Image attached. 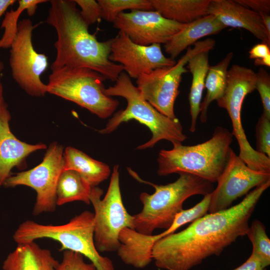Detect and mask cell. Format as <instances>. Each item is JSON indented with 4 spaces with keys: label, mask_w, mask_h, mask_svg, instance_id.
I'll list each match as a JSON object with an SVG mask.
<instances>
[{
    "label": "cell",
    "mask_w": 270,
    "mask_h": 270,
    "mask_svg": "<svg viewBox=\"0 0 270 270\" xmlns=\"http://www.w3.org/2000/svg\"><path fill=\"white\" fill-rule=\"evenodd\" d=\"M270 180L255 188L238 204L208 213L186 228L154 244L152 260L166 270H190L212 256H219L238 238L246 235L248 221Z\"/></svg>",
    "instance_id": "6da1fadb"
},
{
    "label": "cell",
    "mask_w": 270,
    "mask_h": 270,
    "mask_svg": "<svg viewBox=\"0 0 270 270\" xmlns=\"http://www.w3.org/2000/svg\"><path fill=\"white\" fill-rule=\"evenodd\" d=\"M46 22L55 29L56 56L52 70L62 67L88 68L115 82L122 66L110 60L112 39L98 41L90 33L74 0H50Z\"/></svg>",
    "instance_id": "7a4b0ae2"
},
{
    "label": "cell",
    "mask_w": 270,
    "mask_h": 270,
    "mask_svg": "<svg viewBox=\"0 0 270 270\" xmlns=\"http://www.w3.org/2000/svg\"><path fill=\"white\" fill-rule=\"evenodd\" d=\"M112 86L104 90L109 96H118L127 102L125 109L115 112L104 128L98 130L101 134H108L115 130L122 123L135 120L148 127L152 132L150 139L136 148L138 150L152 148L159 141L166 140L173 144H181L187 136L178 118L172 119L162 114L141 96L129 76L122 72Z\"/></svg>",
    "instance_id": "3957f363"
},
{
    "label": "cell",
    "mask_w": 270,
    "mask_h": 270,
    "mask_svg": "<svg viewBox=\"0 0 270 270\" xmlns=\"http://www.w3.org/2000/svg\"><path fill=\"white\" fill-rule=\"evenodd\" d=\"M233 136L227 128L218 126L204 142L193 146L178 144L171 150H160L158 174L188 173L216 182L224 168Z\"/></svg>",
    "instance_id": "277c9868"
},
{
    "label": "cell",
    "mask_w": 270,
    "mask_h": 270,
    "mask_svg": "<svg viewBox=\"0 0 270 270\" xmlns=\"http://www.w3.org/2000/svg\"><path fill=\"white\" fill-rule=\"evenodd\" d=\"M148 184L154 192L140 194L142 208L133 215L134 230L146 235H152L156 229H168L176 215L183 210L186 199L194 195L205 196L214 190L212 182L188 173L180 174L176 181L165 185Z\"/></svg>",
    "instance_id": "5b68a950"
},
{
    "label": "cell",
    "mask_w": 270,
    "mask_h": 270,
    "mask_svg": "<svg viewBox=\"0 0 270 270\" xmlns=\"http://www.w3.org/2000/svg\"><path fill=\"white\" fill-rule=\"evenodd\" d=\"M94 234V213L84 210L60 225L26 220L18 226L12 237L17 244L40 238L52 240L60 244V251L68 250L80 254L90 260L96 270H115L112 260L101 256L96 250Z\"/></svg>",
    "instance_id": "8992f818"
},
{
    "label": "cell",
    "mask_w": 270,
    "mask_h": 270,
    "mask_svg": "<svg viewBox=\"0 0 270 270\" xmlns=\"http://www.w3.org/2000/svg\"><path fill=\"white\" fill-rule=\"evenodd\" d=\"M106 78L88 68L62 67L52 70L47 92L74 102L100 118L110 117L118 101L104 92Z\"/></svg>",
    "instance_id": "52a82bcc"
},
{
    "label": "cell",
    "mask_w": 270,
    "mask_h": 270,
    "mask_svg": "<svg viewBox=\"0 0 270 270\" xmlns=\"http://www.w3.org/2000/svg\"><path fill=\"white\" fill-rule=\"evenodd\" d=\"M102 194L100 188H92L90 200L94 211V244L99 252H116L120 232L126 228L134 229L133 216L128 212L122 202L118 164L113 168L107 192L101 199Z\"/></svg>",
    "instance_id": "ba28073f"
},
{
    "label": "cell",
    "mask_w": 270,
    "mask_h": 270,
    "mask_svg": "<svg viewBox=\"0 0 270 270\" xmlns=\"http://www.w3.org/2000/svg\"><path fill=\"white\" fill-rule=\"evenodd\" d=\"M215 44L216 41L212 38L198 41L193 48H188L186 53L174 66L140 75L136 84L142 97L162 114L173 120L178 118L174 104L180 94L182 76L188 72L185 66L192 56L202 51H210Z\"/></svg>",
    "instance_id": "9c48e42d"
},
{
    "label": "cell",
    "mask_w": 270,
    "mask_h": 270,
    "mask_svg": "<svg viewBox=\"0 0 270 270\" xmlns=\"http://www.w3.org/2000/svg\"><path fill=\"white\" fill-rule=\"evenodd\" d=\"M256 82L254 75L248 70L238 68L230 70L224 93L216 102L219 107L226 110L230 118L232 133L239 146L238 156L250 168L270 173V158L250 146L242 124V105L246 96L256 90Z\"/></svg>",
    "instance_id": "30bf717a"
},
{
    "label": "cell",
    "mask_w": 270,
    "mask_h": 270,
    "mask_svg": "<svg viewBox=\"0 0 270 270\" xmlns=\"http://www.w3.org/2000/svg\"><path fill=\"white\" fill-rule=\"evenodd\" d=\"M33 25L29 18L18 22L16 36L10 50V66L13 79L28 94L42 97L47 93V86L40 76L48 67V57L38 52L32 42Z\"/></svg>",
    "instance_id": "8fae6325"
},
{
    "label": "cell",
    "mask_w": 270,
    "mask_h": 270,
    "mask_svg": "<svg viewBox=\"0 0 270 270\" xmlns=\"http://www.w3.org/2000/svg\"><path fill=\"white\" fill-rule=\"evenodd\" d=\"M63 154L62 145L52 142L38 165L28 170L12 174L3 185L6 188L26 186L34 189L36 193L32 210L34 216L56 210V186L64 170Z\"/></svg>",
    "instance_id": "7c38bea8"
},
{
    "label": "cell",
    "mask_w": 270,
    "mask_h": 270,
    "mask_svg": "<svg viewBox=\"0 0 270 270\" xmlns=\"http://www.w3.org/2000/svg\"><path fill=\"white\" fill-rule=\"evenodd\" d=\"M269 180L270 173L250 168L230 148L218 185L210 194L208 213L228 208L236 200Z\"/></svg>",
    "instance_id": "4fadbf2b"
},
{
    "label": "cell",
    "mask_w": 270,
    "mask_h": 270,
    "mask_svg": "<svg viewBox=\"0 0 270 270\" xmlns=\"http://www.w3.org/2000/svg\"><path fill=\"white\" fill-rule=\"evenodd\" d=\"M112 24L132 42L144 46L164 44L186 24L166 19L154 10H140L120 14Z\"/></svg>",
    "instance_id": "5bb4252c"
},
{
    "label": "cell",
    "mask_w": 270,
    "mask_h": 270,
    "mask_svg": "<svg viewBox=\"0 0 270 270\" xmlns=\"http://www.w3.org/2000/svg\"><path fill=\"white\" fill-rule=\"evenodd\" d=\"M110 60L120 64L130 78L136 79L156 69L176 64L174 60L164 54L160 44H138L120 32L112 39Z\"/></svg>",
    "instance_id": "9a60e30c"
},
{
    "label": "cell",
    "mask_w": 270,
    "mask_h": 270,
    "mask_svg": "<svg viewBox=\"0 0 270 270\" xmlns=\"http://www.w3.org/2000/svg\"><path fill=\"white\" fill-rule=\"evenodd\" d=\"M10 119L8 104L2 97L0 100V188L12 175L14 168H24L28 156L46 148L43 143L29 144L16 138L10 128Z\"/></svg>",
    "instance_id": "2e32d148"
},
{
    "label": "cell",
    "mask_w": 270,
    "mask_h": 270,
    "mask_svg": "<svg viewBox=\"0 0 270 270\" xmlns=\"http://www.w3.org/2000/svg\"><path fill=\"white\" fill-rule=\"evenodd\" d=\"M208 14L215 16L225 26L242 28L270 46L268 36L260 16L231 0H210Z\"/></svg>",
    "instance_id": "e0dca14e"
},
{
    "label": "cell",
    "mask_w": 270,
    "mask_h": 270,
    "mask_svg": "<svg viewBox=\"0 0 270 270\" xmlns=\"http://www.w3.org/2000/svg\"><path fill=\"white\" fill-rule=\"evenodd\" d=\"M48 249L34 241L18 244L3 262V270H56L59 264Z\"/></svg>",
    "instance_id": "ac0fdd59"
},
{
    "label": "cell",
    "mask_w": 270,
    "mask_h": 270,
    "mask_svg": "<svg viewBox=\"0 0 270 270\" xmlns=\"http://www.w3.org/2000/svg\"><path fill=\"white\" fill-rule=\"evenodd\" d=\"M226 27L215 16L207 14L186 26L164 44L166 53L174 60L185 49L198 40L219 33Z\"/></svg>",
    "instance_id": "d6986e66"
},
{
    "label": "cell",
    "mask_w": 270,
    "mask_h": 270,
    "mask_svg": "<svg viewBox=\"0 0 270 270\" xmlns=\"http://www.w3.org/2000/svg\"><path fill=\"white\" fill-rule=\"evenodd\" d=\"M63 158V170L76 171L92 187L97 186L108 178L111 174L108 164L73 147L68 146L65 148Z\"/></svg>",
    "instance_id": "ffe728a7"
},
{
    "label": "cell",
    "mask_w": 270,
    "mask_h": 270,
    "mask_svg": "<svg viewBox=\"0 0 270 270\" xmlns=\"http://www.w3.org/2000/svg\"><path fill=\"white\" fill-rule=\"evenodd\" d=\"M154 10L163 17L189 24L208 14L210 0H150Z\"/></svg>",
    "instance_id": "44dd1931"
},
{
    "label": "cell",
    "mask_w": 270,
    "mask_h": 270,
    "mask_svg": "<svg viewBox=\"0 0 270 270\" xmlns=\"http://www.w3.org/2000/svg\"><path fill=\"white\" fill-rule=\"evenodd\" d=\"M210 51L200 52L190 59L188 68L192 74V82L188 95L191 124L190 131L196 130L198 117L200 113V106L205 86L206 78L210 66L208 63Z\"/></svg>",
    "instance_id": "7402d4cb"
},
{
    "label": "cell",
    "mask_w": 270,
    "mask_h": 270,
    "mask_svg": "<svg viewBox=\"0 0 270 270\" xmlns=\"http://www.w3.org/2000/svg\"><path fill=\"white\" fill-rule=\"evenodd\" d=\"M233 56V52H230L218 63L209 68L204 86L206 93L200 106V120L202 123L207 121L208 110L210 103L221 98L224 93L228 67Z\"/></svg>",
    "instance_id": "603a6c76"
},
{
    "label": "cell",
    "mask_w": 270,
    "mask_h": 270,
    "mask_svg": "<svg viewBox=\"0 0 270 270\" xmlns=\"http://www.w3.org/2000/svg\"><path fill=\"white\" fill-rule=\"evenodd\" d=\"M92 188L76 171L63 170L56 186V205L60 206L74 201H81L89 204Z\"/></svg>",
    "instance_id": "cb8c5ba5"
},
{
    "label": "cell",
    "mask_w": 270,
    "mask_h": 270,
    "mask_svg": "<svg viewBox=\"0 0 270 270\" xmlns=\"http://www.w3.org/2000/svg\"><path fill=\"white\" fill-rule=\"evenodd\" d=\"M48 2L46 0H18V6L16 10L12 9L5 12L1 28L4 29V34L0 39V49L10 48L18 32V20L24 10L28 16L34 14L39 4Z\"/></svg>",
    "instance_id": "d4e9b609"
},
{
    "label": "cell",
    "mask_w": 270,
    "mask_h": 270,
    "mask_svg": "<svg viewBox=\"0 0 270 270\" xmlns=\"http://www.w3.org/2000/svg\"><path fill=\"white\" fill-rule=\"evenodd\" d=\"M246 235L252 244V253L266 268L270 264V240L266 233L265 226L260 220H255L249 226Z\"/></svg>",
    "instance_id": "484cf974"
},
{
    "label": "cell",
    "mask_w": 270,
    "mask_h": 270,
    "mask_svg": "<svg viewBox=\"0 0 270 270\" xmlns=\"http://www.w3.org/2000/svg\"><path fill=\"white\" fill-rule=\"evenodd\" d=\"M102 12V18L113 22L124 10H154L150 0H98Z\"/></svg>",
    "instance_id": "4316f807"
},
{
    "label": "cell",
    "mask_w": 270,
    "mask_h": 270,
    "mask_svg": "<svg viewBox=\"0 0 270 270\" xmlns=\"http://www.w3.org/2000/svg\"><path fill=\"white\" fill-rule=\"evenodd\" d=\"M211 193L204 196L202 200L193 207L182 210L178 213L171 226L164 230L167 236L172 234L182 226L188 222H192L203 217L208 212Z\"/></svg>",
    "instance_id": "83f0119b"
},
{
    "label": "cell",
    "mask_w": 270,
    "mask_h": 270,
    "mask_svg": "<svg viewBox=\"0 0 270 270\" xmlns=\"http://www.w3.org/2000/svg\"><path fill=\"white\" fill-rule=\"evenodd\" d=\"M257 152L270 158V118L262 114L256 127Z\"/></svg>",
    "instance_id": "f1b7e54d"
},
{
    "label": "cell",
    "mask_w": 270,
    "mask_h": 270,
    "mask_svg": "<svg viewBox=\"0 0 270 270\" xmlns=\"http://www.w3.org/2000/svg\"><path fill=\"white\" fill-rule=\"evenodd\" d=\"M256 90L260 96L262 114L270 118V75L263 68L256 73Z\"/></svg>",
    "instance_id": "f546056e"
},
{
    "label": "cell",
    "mask_w": 270,
    "mask_h": 270,
    "mask_svg": "<svg viewBox=\"0 0 270 270\" xmlns=\"http://www.w3.org/2000/svg\"><path fill=\"white\" fill-rule=\"evenodd\" d=\"M62 252V260L56 270H96L92 263L85 262L80 254L68 250Z\"/></svg>",
    "instance_id": "4dcf8cb0"
},
{
    "label": "cell",
    "mask_w": 270,
    "mask_h": 270,
    "mask_svg": "<svg viewBox=\"0 0 270 270\" xmlns=\"http://www.w3.org/2000/svg\"><path fill=\"white\" fill-rule=\"evenodd\" d=\"M81 10L80 15L86 23L90 26L102 18V8L98 1L94 0H74Z\"/></svg>",
    "instance_id": "1f68e13d"
},
{
    "label": "cell",
    "mask_w": 270,
    "mask_h": 270,
    "mask_svg": "<svg viewBox=\"0 0 270 270\" xmlns=\"http://www.w3.org/2000/svg\"><path fill=\"white\" fill-rule=\"evenodd\" d=\"M249 58L254 60L256 66L270 67V48L266 44L262 42L254 46L249 51Z\"/></svg>",
    "instance_id": "d6a6232c"
},
{
    "label": "cell",
    "mask_w": 270,
    "mask_h": 270,
    "mask_svg": "<svg viewBox=\"0 0 270 270\" xmlns=\"http://www.w3.org/2000/svg\"><path fill=\"white\" fill-rule=\"evenodd\" d=\"M236 2L258 14L265 12L270 14V0H236Z\"/></svg>",
    "instance_id": "836d02e7"
},
{
    "label": "cell",
    "mask_w": 270,
    "mask_h": 270,
    "mask_svg": "<svg viewBox=\"0 0 270 270\" xmlns=\"http://www.w3.org/2000/svg\"><path fill=\"white\" fill-rule=\"evenodd\" d=\"M232 270H266L264 268L258 258L253 254L239 266Z\"/></svg>",
    "instance_id": "e575fe53"
},
{
    "label": "cell",
    "mask_w": 270,
    "mask_h": 270,
    "mask_svg": "<svg viewBox=\"0 0 270 270\" xmlns=\"http://www.w3.org/2000/svg\"><path fill=\"white\" fill-rule=\"evenodd\" d=\"M15 0H0V18L5 14L10 6L16 2Z\"/></svg>",
    "instance_id": "d590c367"
},
{
    "label": "cell",
    "mask_w": 270,
    "mask_h": 270,
    "mask_svg": "<svg viewBox=\"0 0 270 270\" xmlns=\"http://www.w3.org/2000/svg\"><path fill=\"white\" fill-rule=\"evenodd\" d=\"M258 14L262 18L268 34L269 36H270V16L269 14L265 12H260Z\"/></svg>",
    "instance_id": "8d00e7d4"
},
{
    "label": "cell",
    "mask_w": 270,
    "mask_h": 270,
    "mask_svg": "<svg viewBox=\"0 0 270 270\" xmlns=\"http://www.w3.org/2000/svg\"><path fill=\"white\" fill-rule=\"evenodd\" d=\"M3 97V86L0 81V100Z\"/></svg>",
    "instance_id": "74e56055"
},
{
    "label": "cell",
    "mask_w": 270,
    "mask_h": 270,
    "mask_svg": "<svg viewBox=\"0 0 270 270\" xmlns=\"http://www.w3.org/2000/svg\"><path fill=\"white\" fill-rule=\"evenodd\" d=\"M4 68V64L2 61L0 60V74L2 72Z\"/></svg>",
    "instance_id": "f35d334b"
}]
</instances>
